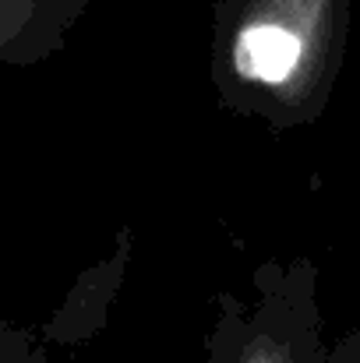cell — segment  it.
<instances>
[{
	"instance_id": "6da1fadb",
	"label": "cell",
	"mask_w": 360,
	"mask_h": 363,
	"mask_svg": "<svg viewBox=\"0 0 360 363\" xmlns=\"http://www.w3.org/2000/svg\"><path fill=\"white\" fill-rule=\"evenodd\" d=\"M89 0H0V64L28 67L57 53Z\"/></svg>"
},
{
	"instance_id": "7a4b0ae2",
	"label": "cell",
	"mask_w": 360,
	"mask_h": 363,
	"mask_svg": "<svg viewBox=\"0 0 360 363\" xmlns=\"http://www.w3.org/2000/svg\"><path fill=\"white\" fill-rule=\"evenodd\" d=\"M209 363H329L318 353L315 328L304 318H254L227 328Z\"/></svg>"
},
{
	"instance_id": "3957f363",
	"label": "cell",
	"mask_w": 360,
	"mask_h": 363,
	"mask_svg": "<svg viewBox=\"0 0 360 363\" xmlns=\"http://www.w3.org/2000/svg\"><path fill=\"white\" fill-rule=\"evenodd\" d=\"M304 64V35L276 18H258L244 25L234 39V67L240 78L279 89Z\"/></svg>"
},
{
	"instance_id": "277c9868",
	"label": "cell",
	"mask_w": 360,
	"mask_h": 363,
	"mask_svg": "<svg viewBox=\"0 0 360 363\" xmlns=\"http://www.w3.org/2000/svg\"><path fill=\"white\" fill-rule=\"evenodd\" d=\"M0 363H43L36 342L4 318H0Z\"/></svg>"
},
{
	"instance_id": "5b68a950",
	"label": "cell",
	"mask_w": 360,
	"mask_h": 363,
	"mask_svg": "<svg viewBox=\"0 0 360 363\" xmlns=\"http://www.w3.org/2000/svg\"><path fill=\"white\" fill-rule=\"evenodd\" d=\"M329 363H360V339L343 342V350H339V353H336Z\"/></svg>"
}]
</instances>
